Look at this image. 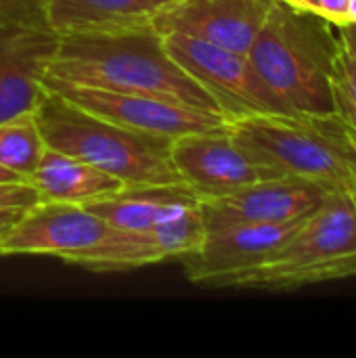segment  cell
<instances>
[{
	"label": "cell",
	"instance_id": "23",
	"mask_svg": "<svg viewBox=\"0 0 356 358\" xmlns=\"http://www.w3.org/2000/svg\"><path fill=\"white\" fill-rule=\"evenodd\" d=\"M338 38L342 48L356 61V23H346L338 27Z\"/></svg>",
	"mask_w": 356,
	"mask_h": 358
},
{
	"label": "cell",
	"instance_id": "5",
	"mask_svg": "<svg viewBox=\"0 0 356 358\" xmlns=\"http://www.w3.org/2000/svg\"><path fill=\"white\" fill-rule=\"evenodd\" d=\"M356 277V216L344 191H334L262 262L220 279L214 289L290 292Z\"/></svg>",
	"mask_w": 356,
	"mask_h": 358
},
{
	"label": "cell",
	"instance_id": "28",
	"mask_svg": "<svg viewBox=\"0 0 356 358\" xmlns=\"http://www.w3.org/2000/svg\"><path fill=\"white\" fill-rule=\"evenodd\" d=\"M281 2H287V4H294V6L306 8V10H308V6H311V0H281Z\"/></svg>",
	"mask_w": 356,
	"mask_h": 358
},
{
	"label": "cell",
	"instance_id": "16",
	"mask_svg": "<svg viewBox=\"0 0 356 358\" xmlns=\"http://www.w3.org/2000/svg\"><path fill=\"white\" fill-rule=\"evenodd\" d=\"M153 0H42L44 25L57 36L153 29Z\"/></svg>",
	"mask_w": 356,
	"mask_h": 358
},
{
	"label": "cell",
	"instance_id": "6",
	"mask_svg": "<svg viewBox=\"0 0 356 358\" xmlns=\"http://www.w3.org/2000/svg\"><path fill=\"white\" fill-rule=\"evenodd\" d=\"M166 52L197 80L222 107L227 117L264 111H290L254 69L248 55L183 36H162Z\"/></svg>",
	"mask_w": 356,
	"mask_h": 358
},
{
	"label": "cell",
	"instance_id": "15",
	"mask_svg": "<svg viewBox=\"0 0 356 358\" xmlns=\"http://www.w3.org/2000/svg\"><path fill=\"white\" fill-rule=\"evenodd\" d=\"M111 229H147L199 206L189 185H124L82 203Z\"/></svg>",
	"mask_w": 356,
	"mask_h": 358
},
{
	"label": "cell",
	"instance_id": "26",
	"mask_svg": "<svg viewBox=\"0 0 356 358\" xmlns=\"http://www.w3.org/2000/svg\"><path fill=\"white\" fill-rule=\"evenodd\" d=\"M356 134V130H355ZM344 193L348 195V199H350V203H353V210H355V216H356V176L353 178V182L344 189Z\"/></svg>",
	"mask_w": 356,
	"mask_h": 358
},
{
	"label": "cell",
	"instance_id": "9",
	"mask_svg": "<svg viewBox=\"0 0 356 358\" xmlns=\"http://www.w3.org/2000/svg\"><path fill=\"white\" fill-rule=\"evenodd\" d=\"M332 193L334 189L308 178L277 176L231 193L199 197V214L206 231L233 224H277L311 214Z\"/></svg>",
	"mask_w": 356,
	"mask_h": 358
},
{
	"label": "cell",
	"instance_id": "27",
	"mask_svg": "<svg viewBox=\"0 0 356 358\" xmlns=\"http://www.w3.org/2000/svg\"><path fill=\"white\" fill-rule=\"evenodd\" d=\"M346 23H356V0H348V6H346Z\"/></svg>",
	"mask_w": 356,
	"mask_h": 358
},
{
	"label": "cell",
	"instance_id": "3",
	"mask_svg": "<svg viewBox=\"0 0 356 358\" xmlns=\"http://www.w3.org/2000/svg\"><path fill=\"white\" fill-rule=\"evenodd\" d=\"M227 134L287 176L344 191L356 176V134L338 113L264 111L227 117Z\"/></svg>",
	"mask_w": 356,
	"mask_h": 358
},
{
	"label": "cell",
	"instance_id": "14",
	"mask_svg": "<svg viewBox=\"0 0 356 358\" xmlns=\"http://www.w3.org/2000/svg\"><path fill=\"white\" fill-rule=\"evenodd\" d=\"M57 48L48 27L0 25V122L31 111L44 90L46 61Z\"/></svg>",
	"mask_w": 356,
	"mask_h": 358
},
{
	"label": "cell",
	"instance_id": "20",
	"mask_svg": "<svg viewBox=\"0 0 356 358\" xmlns=\"http://www.w3.org/2000/svg\"><path fill=\"white\" fill-rule=\"evenodd\" d=\"M0 25H44L42 0H0Z\"/></svg>",
	"mask_w": 356,
	"mask_h": 358
},
{
	"label": "cell",
	"instance_id": "25",
	"mask_svg": "<svg viewBox=\"0 0 356 358\" xmlns=\"http://www.w3.org/2000/svg\"><path fill=\"white\" fill-rule=\"evenodd\" d=\"M10 180H25V178H23L21 174H17V172L4 168V166H0V182H10ZM27 182H29V180H27Z\"/></svg>",
	"mask_w": 356,
	"mask_h": 358
},
{
	"label": "cell",
	"instance_id": "11",
	"mask_svg": "<svg viewBox=\"0 0 356 358\" xmlns=\"http://www.w3.org/2000/svg\"><path fill=\"white\" fill-rule=\"evenodd\" d=\"M273 0H176L162 4L153 19L159 36L183 34L248 55Z\"/></svg>",
	"mask_w": 356,
	"mask_h": 358
},
{
	"label": "cell",
	"instance_id": "12",
	"mask_svg": "<svg viewBox=\"0 0 356 358\" xmlns=\"http://www.w3.org/2000/svg\"><path fill=\"white\" fill-rule=\"evenodd\" d=\"M113 229L80 203L38 201L0 239V256L36 254L67 258L109 235Z\"/></svg>",
	"mask_w": 356,
	"mask_h": 358
},
{
	"label": "cell",
	"instance_id": "29",
	"mask_svg": "<svg viewBox=\"0 0 356 358\" xmlns=\"http://www.w3.org/2000/svg\"><path fill=\"white\" fill-rule=\"evenodd\" d=\"M153 2L162 6V4H170V2H176V0H153Z\"/></svg>",
	"mask_w": 356,
	"mask_h": 358
},
{
	"label": "cell",
	"instance_id": "1",
	"mask_svg": "<svg viewBox=\"0 0 356 358\" xmlns=\"http://www.w3.org/2000/svg\"><path fill=\"white\" fill-rule=\"evenodd\" d=\"M42 73L69 84L147 94L225 115L220 103L166 52L155 29L57 36V48Z\"/></svg>",
	"mask_w": 356,
	"mask_h": 358
},
{
	"label": "cell",
	"instance_id": "7",
	"mask_svg": "<svg viewBox=\"0 0 356 358\" xmlns=\"http://www.w3.org/2000/svg\"><path fill=\"white\" fill-rule=\"evenodd\" d=\"M40 84L92 115L105 117L113 124L132 130L159 134L168 138H176L180 134H191V132L222 130L227 124V117L220 113L201 111L195 107L162 101L147 94L69 84L44 73L40 78Z\"/></svg>",
	"mask_w": 356,
	"mask_h": 358
},
{
	"label": "cell",
	"instance_id": "4",
	"mask_svg": "<svg viewBox=\"0 0 356 358\" xmlns=\"http://www.w3.org/2000/svg\"><path fill=\"white\" fill-rule=\"evenodd\" d=\"M36 124L46 147L80 157L124 185H185L172 162V138L92 115L44 88Z\"/></svg>",
	"mask_w": 356,
	"mask_h": 358
},
{
	"label": "cell",
	"instance_id": "24",
	"mask_svg": "<svg viewBox=\"0 0 356 358\" xmlns=\"http://www.w3.org/2000/svg\"><path fill=\"white\" fill-rule=\"evenodd\" d=\"M25 208H0V239L19 222Z\"/></svg>",
	"mask_w": 356,
	"mask_h": 358
},
{
	"label": "cell",
	"instance_id": "10",
	"mask_svg": "<svg viewBox=\"0 0 356 358\" xmlns=\"http://www.w3.org/2000/svg\"><path fill=\"white\" fill-rule=\"evenodd\" d=\"M172 162L197 197L222 195L260 180L287 176L252 157L225 128L172 138Z\"/></svg>",
	"mask_w": 356,
	"mask_h": 358
},
{
	"label": "cell",
	"instance_id": "22",
	"mask_svg": "<svg viewBox=\"0 0 356 358\" xmlns=\"http://www.w3.org/2000/svg\"><path fill=\"white\" fill-rule=\"evenodd\" d=\"M346 6H348V0H311L308 10L321 15L323 19L340 27L346 23Z\"/></svg>",
	"mask_w": 356,
	"mask_h": 358
},
{
	"label": "cell",
	"instance_id": "8",
	"mask_svg": "<svg viewBox=\"0 0 356 358\" xmlns=\"http://www.w3.org/2000/svg\"><path fill=\"white\" fill-rule=\"evenodd\" d=\"M204 237L206 227L197 206L147 229H113L101 241L63 258V262L92 273L134 271L166 260H180L197 250Z\"/></svg>",
	"mask_w": 356,
	"mask_h": 358
},
{
	"label": "cell",
	"instance_id": "21",
	"mask_svg": "<svg viewBox=\"0 0 356 358\" xmlns=\"http://www.w3.org/2000/svg\"><path fill=\"white\" fill-rule=\"evenodd\" d=\"M40 199L38 189L27 180L0 182V208H31Z\"/></svg>",
	"mask_w": 356,
	"mask_h": 358
},
{
	"label": "cell",
	"instance_id": "2",
	"mask_svg": "<svg viewBox=\"0 0 356 358\" xmlns=\"http://www.w3.org/2000/svg\"><path fill=\"white\" fill-rule=\"evenodd\" d=\"M340 50L338 25L273 0L248 59L290 111L336 113L334 69Z\"/></svg>",
	"mask_w": 356,
	"mask_h": 358
},
{
	"label": "cell",
	"instance_id": "19",
	"mask_svg": "<svg viewBox=\"0 0 356 358\" xmlns=\"http://www.w3.org/2000/svg\"><path fill=\"white\" fill-rule=\"evenodd\" d=\"M336 113L356 130V61L342 48L334 69Z\"/></svg>",
	"mask_w": 356,
	"mask_h": 358
},
{
	"label": "cell",
	"instance_id": "17",
	"mask_svg": "<svg viewBox=\"0 0 356 358\" xmlns=\"http://www.w3.org/2000/svg\"><path fill=\"white\" fill-rule=\"evenodd\" d=\"M29 182L38 189L42 201H67L80 206L124 187L120 178L50 147H44L36 170L29 174Z\"/></svg>",
	"mask_w": 356,
	"mask_h": 358
},
{
	"label": "cell",
	"instance_id": "18",
	"mask_svg": "<svg viewBox=\"0 0 356 358\" xmlns=\"http://www.w3.org/2000/svg\"><path fill=\"white\" fill-rule=\"evenodd\" d=\"M44 147L34 109L0 122V166L21 174L25 180L36 170Z\"/></svg>",
	"mask_w": 356,
	"mask_h": 358
},
{
	"label": "cell",
	"instance_id": "13",
	"mask_svg": "<svg viewBox=\"0 0 356 358\" xmlns=\"http://www.w3.org/2000/svg\"><path fill=\"white\" fill-rule=\"evenodd\" d=\"M306 216L277 224H233L206 231L199 248L180 258L187 279L201 287H214L220 279L262 262L287 241Z\"/></svg>",
	"mask_w": 356,
	"mask_h": 358
}]
</instances>
